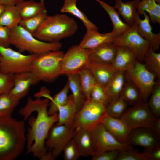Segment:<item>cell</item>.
<instances>
[{"mask_svg":"<svg viewBox=\"0 0 160 160\" xmlns=\"http://www.w3.org/2000/svg\"><path fill=\"white\" fill-rule=\"evenodd\" d=\"M50 100L40 97L33 100L29 97L25 106L21 108L20 114L26 120L32 113L36 112V117L29 118L30 126L26 135V153H32L33 156L40 160H47L49 157L50 151L46 147L45 143L49 132L55 123L58 121V112L51 115L48 113L47 108Z\"/></svg>","mask_w":160,"mask_h":160,"instance_id":"cell-1","label":"cell"},{"mask_svg":"<svg viewBox=\"0 0 160 160\" xmlns=\"http://www.w3.org/2000/svg\"><path fill=\"white\" fill-rule=\"evenodd\" d=\"M24 121L0 116V160H14L23 152L26 142Z\"/></svg>","mask_w":160,"mask_h":160,"instance_id":"cell-2","label":"cell"},{"mask_svg":"<svg viewBox=\"0 0 160 160\" xmlns=\"http://www.w3.org/2000/svg\"><path fill=\"white\" fill-rule=\"evenodd\" d=\"M78 28L73 19L63 14L48 15L34 33L36 39L48 42H59L71 36Z\"/></svg>","mask_w":160,"mask_h":160,"instance_id":"cell-3","label":"cell"},{"mask_svg":"<svg viewBox=\"0 0 160 160\" xmlns=\"http://www.w3.org/2000/svg\"><path fill=\"white\" fill-rule=\"evenodd\" d=\"M10 44L20 52H27L31 54L40 55L48 52L60 50V42H48L40 41L18 25L10 29Z\"/></svg>","mask_w":160,"mask_h":160,"instance_id":"cell-4","label":"cell"},{"mask_svg":"<svg viewBox=\"0 0 160 160\" xmlns=\"http://www.w3.org/2000/svg\"><path fill=\"white\" fill-rule=\"evenodd\" d=\"M64 54L63 51L58 50L38 55L31 63L30 72L39 81L53 82L61 75Z\"/></svg>","mask_w":160,"mask_h":160,"instance_id":"cell-5","label":"cell"},{"mask_svg":"<svg viewBox=\"0 0 160 160\" xmlns=\"http://www.w3.org/2000/svg\"><path fill=\"white\" fill-rule=\"evenodd\" d=\"M107 105L91 100H86L76 114L72 128L92 131L106 113Z\"/></svg>","mask_w":160,"mask_h":160,"instance_id":"cell-6","label":"cell"},{"mask_svg":"<svg viewBox=\"0 0 160 160\" xmlns=\"http://www.w3.org/2000/svg\"><path fill=\"white\" fill-rule=\"evenodd\" d=\"M2 58L0 63V71L15 74L30 72L31 63L38 55H24L11 48L0 46Z\"/></svg>","mask_w":160,"mask_h":160,"instance_id":"cell-7","label":"cell"},{"mask_svg":"<svg viewBox=\"0 0 160 160\" xmlns=\"http://www.w3.org/2000/svg\"><path fill=\"white\" fill-rule=\"evenodd\" d=\"M157 118L147 103L142 102L127 108L120 119L130 130L140 127H148L153 129Z\"/></svg>","mask_w":160,"mask_h":160,"instance_id":"cell-8","label":"cell"},{"mask_svg":"<svg viewBox=\"0 0 160 160\" xmlns=\"http://www.w3.org/2000/svg\"><path fill=\"white\" fill-rule=\"evenodd\" d=\"M138 28L136 21L129 30L115 38L111 43L115 46H122L128 47L134 53L137 60L143 63L145 54L151 46L149 43L139 34Z\"/></svg>","mask_w":160,"mask_h":160,"instance_id":"cell-9","label":"cell"},{"mask_svg":"<svg viewBox=\"0 0 160 160\" xmlns=\"http://www.w3.org/2000/svg\"><path fill=\"white\" fill-rule=\"evenodd\" d=\"M90 50L82 48L79 45L70 47L62 58L61 75L78 73L88 68Z\"/></svg>","mask_w":160,"mask_h":160,"instance_id":"cell-10","label":"cell"},{"mask_svg":"<svg viewBox=\"0 0 160 160\" xmlns=\"http://www.w3.org/2000/svg\"><path fill=\"white\" fill-rule=\"evenodd\" d=\"M125 76L132 81L140 90L144 102H147L156 83L153 75L143 63L136 60L134 66L124 71Z\"/></svg>","mask_w":160,"mask_h":160,"instance_id":"cell-11","label":"cell"},{"mask_svg":"<svg viewBox=\"0 0 160 160\" xmlns=\"http://www.w3.org/2000/svg\"><path fill=\"white\" fill-rule=\"evenodd\" d=\"M75 131V129L65 125L54 124L49 132L45 146L56 158L61 155L65 145L73 138Z\"/></svg>","mask_w":160,"mask_h":160,"instance_id":"cell-12","label":"cell"},{"mask_svg":"<svg viewBox=\"0 0 160 160\" xmlns=\"http://www.w3.org/2000/svg\"><path fill=\"white\" fill-rule=\"evenodd\" d=\"M92 132L96 147V154L108 150L133 149V147L129 143H122L118 140L101 122L97 124Z\"/></svg>","mask_w":160,"mask_h":160,"instance_id":"cell-13","label":"cell"},{"mask_svg":"<svg viewBox=\"0 0 160 160\" xmlns=\"http://www.w3.org/2000/svg\"><path fill=\"white\" fill-rule=\"evenodd\" d=\"M159 135L151 128L140 127L131 130L127 143L130 145L148 148L160 144Z\"/></svg>","mask_w":160,"mask_h":160,"instance_id":"cell-14","label":"cell"},{"mask_svg":"<svg viewBox=\"0 0 160 160\" xmlns=\"http://www.w3.org/2000/svg\"><path fill=\"white\" fill-rule=\"evenodd\" d=\"M14 81V87L9 94L19 100L27 95L31 86L39 82L31 72L15 74Z\"/></svg>","mask_w":160,"mask_h":160,"instance_id":"cell-15","label":"cell"},{"mask_svg":"<svg viewBox=\"0 0 160 160\" xmlns=\"http://www.w3.org/2000/svg\"><path fill=\"white\" fill-rule=\"evenodd\" d=\"M101 122L107 130L119 142L122 143H127V137L131 130L121 119L111 117L106 113Z\"/></svg>","mask_w":160,"mask_h":160,"instance_id":"cell-16","label":"cell"},{"mask_svg":"<svg viewBox=\"0 0 160 160\" xmlns=\"http://www.w3.org/2000/svg\"><path fill=\"white\" fill-rule=\"evenodd\" d=\"M73 139L79 149L81 156H92L96 154V147L92 131L76 128Z\"/></svg>","mask_w":160,"mask_h":160,"instance_id":"cell-17","label":"cell"},{"mask_svg":"<svg viewBox=\"0 0 160 160\" xmlns=\"http://www.w3.org/2000/svg\"><path fill=\"white\" fill-rule=\"evenodd\" d=\"M140 14L143 15L144 18L143 20H141L139 16L136 19L138 33L141 37L149 43L151 47L156 52L159 49L160 32L156 34L153 32V28L150 25V18L146 12L142 11Z\"/></svg>","mask_w":160,"mask_h":160,"instance_id":"cell-18","label":"cell"},{"mask_svg":"<svg viewBox=\"0 0 160 160\" xmlns=\"http://www.w3.org/2000/svg\"><path fill=\"white\" fill-rule=\"evenodd\" d=\"M116 53L112 64L116 71H125L132 68L137 60L134 53L128 47L116 46Z\"/></svg>","mask_w":160,"mask_h":160,"instance_id":"cell-19","label":"cell"},{"mask_svg":"<svg viewBox=\"0 0 160 160\" xmlns=\"http://www.w3.org/2000/svg\"><path fill=\"white\" fill-rule=\"evenodd\" d=\"M88 68L97 83L106 87L116 72L112 64L90 61Z\"/></svg>","mask_w":160,"mask_h":160,"instance_id":"cell-20","label":"cell"},{"mask_svg":"<svg viewBox=\"0 0 160 160\" xmlns=\"http://www.w3.org/2000/svg\"><path fill=\"white\" fill-rule=\"evenodd\" d=\"M115 37L112 32L101 34L97 31L87 29V32L79 44L85 49H92L102 44L112 42Z\"/></svg>","mask_w":160,"mask_h":160,"instance_id":"cell-21","label":"cell"},{"mask_svg":"<svg viewBox=\"0 0 160 160\" xmlns=\"http://www.w3.org/2000/svg\"><path fill=\"white\" fill-rule=\"evenodd\" d=\"M90 49V61L106 64L112 63L116 51V46L111 42L105 43Z\"/></svg>","mask_w":160,"mask_h":160,"instance_id":"cell-22","label":"cell"},{"mask_svg":"<svg viewBox=\"0 0 160 160\" xmlns=\"http://www.w3.org/2000/svg\"><path fill=\"white\" fill-rule=\"evenodd\" d=\"M140 0H133L124 2L122 0H116L114 6L119 15L122 17L125 23L129 26H132L136 21L139 14L137 7Z\"/></svg>","mask_w":160,"mask_h":160,"instance_id":"cell-23","label":"cell"},{"mask_svg":"<svg viewBox=\"0 0 160 160\" xmlns=\"http://www.w3.org/2000/svg\"><path fill=\"white\" fill-rule=\"evenodd\" d=\"M78 111L73 96L72 94L68 96L67 103L58 108V121L56 124L64 125L72 127Z\"/></svg>","mask_w":160,"mask_h":160,"instance_id":"cell-24","label":"cell"},{"mask_svg":"<svg viewBox=\"0 0 160 160\" xmlns=\"http://www.w3.org/2000/svg\"><path fill=\"white\" fill-rule=\"evenodd\" d=\"M101 7L108 14L112 23L113 28L111 31L115 38L124 33L129 29L130 27L121 20L119 14L114 7L99 0L98 1Z\"/></svg>","mask_w":160,"mask_h":160,"instance_id":"cell-25","label":"cell"},{"mask_svg":"<svg viewBox=\"0 0 160 160\" xmlns=\"http://www.w3.org/2000/svg\"><path fill=\"white\" fill-rule=\"evenodd\" d=\"M119 98L128 105H132L143 102L141 94L138 88L125 75L124 84Z\"/></svg>","mask_w":160,"mask_h":160,"instance_id":"cell-26","label":"cell"},{"mask_svg":"<svg viewBox=\"0 0 160 160\" xmlns=\"http://www.w3.org/2000/svg\"><path fill=\"white\" fill-rule=\"evenodd\" d=\"M22 20L28 19L46 10L44 2L33 0L20 2L16 5Z\"/></svg>","mask_w":160,"mask_h":160,"instance_id":"cell-27","label":"cell"},{"mask_svg":"<svg viewBox=\"0 0 160 160\" xmlns=\"http://www.w3.org/2000/svg\"><path fill=\"white\" fill-rule=\"evenodd\" d=\"M21 20L15 5H5L0 15V25L11 29L19 25Z\"/></svg>","mask_w":160,"mask_h":160,"instance_id":"cell-28","label":"cell"},{"mask_svg":"<svg viewBox=\"0 0 160 160\" xmlns=\"http://www.w3.org/2000/svg\"><path fill=\"white\" fill-rule=\"evenodd\" d=\"M137 9L140 15L142 11L147 12L150 21L160 24V0H142L138 3Z\"/></svg>","mask_w":160,"mask_h":160,"instance_id":"cell-29","label":"cell"},{"mask_svg":"<svg viewBox=\"0 0 160 160\" xmlns=\"http://www.w3.org/2000/svg\"><path fill=\"white\" fill-rule=\"evenodd\" d=\"M66 76L68 78L69 89L72 92V95L78 111L82 107L86 100L81 85L79 74L78 73H76Z\"/></svg>","mask_w":160,"mask_h":160,"instance_id":"cell-30","label":"cell"},{"mask_svg":"<svg viewBox=\"0 0 160 160\" xmlns=\"http://www.w3.org/2000/svg\"><path fill=\"white\" fill-rule=\"evenodd\" d=\"M60 11L62 12L71 14L78 17L83 22L87 29H91L98 31L97 27L77 7L76 0H65Z\"/></svg>","mask_w":160,"mask_h":160,"instance_id":"cell-31","label":"cell"},{"mask_svg":"<svg viewBox=\"0 0 160 160\" xmlns=\"http://www.w3.org/2000/svg\"><path fill=\"white\" fill-rule=\"evenodd\" d=\"M124 80V71H116L106 87L110 98L109 102L119 98Z\"/></svg>","mask_w":160,"mask_h":160,"instance_id":"cell-32","label":"cell"},{"mask_svg":"<svg viewBox=\"0 0 160 160\" xmlns=\"http://www.w3.org/2000/svg\"><path fill=\"white\" fill-rule=\"evenodd\" d=\"M143 63L147 70L154 75L157 81H160V53H156L150 47L145 54Z\"/></svg>","mask_w":160,"mask_h":160,"instance_id":"cell-33","label":"cell"},{"mask_svg":"<svg viewBox=\"0 0 160 160\" xmlns=\"http://www.w3.org/2000/svg\"><path fill=\"white\" fill-rule=\"evenodd\" d=\"M70 89L68 81L62 89L50 100L48 113L51 115L58 112V108L66 104L68 100V94Z\"/></svg>","mask_w":160,"mask_h":160,"instance_id":"cell-34","label":"cell"},{"mask_svg":"<svg viewBox=\"0 0 160 160\" xmlns=\"http://www.w3.org/2000/svg\"><path fill=\"white\" fill-rule=\"evenodd\" d=\"M78 73L85 100H89L92 89L96 82L88 68H84Z\"/></svg>","mask_w":160,"mask_h":160,"instance_id":"cell-35","label":"cell"},{"mask_svg":"<svg viewBox=\"0 0 160 160\" xmlns=\"http://www.w3.org/2000/svg\"><path fill=\"white\" fill-rule=\"evenodd\" d=\"M19 103V100L12 97L9 93L0 95V116L11 117Z\"/></svg>","mask_w":160,"mask_h":160,"instance_id":"cell-36","label":"cell"},{"mask_svg":"<svg viewBox=\"0 0 160 160\" xmlns=\"http://www.w3.org/2000/svg\"><path fill=\"white\" fill-rule=\"evenodd\" d=\"M47 16L46 10L30 18L22 20L19 25L33 35Z\"/></svg>","mask_w":160,"mask_h":160,"instance_id":"cell-37","label":"cell"},{"mask_svg":"<svg viewBox=\"0 0 160 160\" xmlns=\"http://www.w3.org/2000/svg\"><path fill=\"white\" fill-rule=\"evenodd\" d=\"M128 105L124 100L119 98L116 100L109 102L106 106V113L111 117L120 118Z\"/></svg>","mask_w":160,"mask_h":160,"instance_id":"cell-38","label":"cell"},{"mask_svg":"<svg viewBox=\"0 0 160 160\" xmlns=\"http://www.w3.org/2000/svg\"><path fill=\"white\" fill-rule=\"evenodd\" d=\"M90 100L107 105L110 98L106 88L96 83L92 89Z\"/></svg>","mask_w":160,"mask_h":160,"instance_id":"cell-39","label":"cell"},{"mask_svg":"<svg viewBox=\"0 0 160 160\" xmlns=\"http://www.w3.org/2000/svg\"><path fill=\"white\" fill-rule=\"evenodd\" d=\"M147 103L157 118L160 116V81H157Z\"/></svg>","mask_w":160,"mask_h":160,"instance_id":"cell-40","label":"cell"},{"mask_svg":"<svg viewBox=\"0 0 160 160\" xmlns=\"http://www.w3.org/2000/svg\"><path fill=\"white\" fill-rule=\"evenodd\" d=\"M14 74L0 71V95L9 94L14 84Z\"/></svg>","mask_w":160,"mask_h":160,"instance_id":"cell-41","label":"cell"},{"mask_svg":"<svg viewBox=\"0 0 160 160\" xmlns=\"http://www.w3.org/2000/svg\"><path fill=\"white\" fill-rule=\"evenodd\" d=\"M63 152L65 160H77L81 156L79 149L73 138L66 144Z\"/></svg>","mask_w":160,"mask_h":160,"instance_id":"cell-42","label":"cell"},{"mask_svg":"<svg viewBox=\"0 0 160 160\" xmlns=\"http://www.w3.org/2000/svg\"><path fill=\"white\" fill-rule=\"evenodd\" d=\"M116 160H151L145 153H140L133 149L121 151Z\"/></svg>","mask_w":160,"mask_h":160,"instance_id":"cell-43","label":"cell"},{"mask_svg":"<svg viewBox=\"0 0 160 160\" xmlns=\"http://www.w3.org/2000/svg\"><path fill=\"white\" fill-rule=\"evenodd\" d=\"M120 151L117 150H108L97 153L92 156V160H116Z\"/></svg>","mask_w":160,"mask_h":160,"instance_id":"cell-44","label":"cell"},{"mask_svg":"<svg viewBox=\"0 0 160 160\" xmlns=\"http://www.w3.org/2000/svg\"><path fill=\"white\" fill-rule=\"evenodd\" d=\"M11 35L10 29L3 26L0 25V46L9 47Z\"/></svg>","mask_w":160,"mask_h":160,"instance_id":"cell-45","label":"cell"},{"mask_svg":"<svg viewBox=\"0 0 160 160\" xmlns=\"http://www.w3.org/2000/svg\"><path fill=\"white\" fill-rule=\"evenodd\" d=\"M143 152L148 156L151 160H160V144L145 148Z\"/></svg>","mask_w":160,"mask_h":160,"instance_id":"cell-46","label":"cell"},{"mask_svg":"<svg viewBox=\"0 0 160 160\" xmlns=\"http://www.w3.org/2000/svg\"><path fill=\"white\" fill-rule=\"evenodd\" d=\"M34 96L36 98L44 97L49 99L50 100L52 98L50 95V92L45 87H43L41 88L39 91L35 93Z\"/></svg>","mask_w":160,"mask_h":160,"instance_id":"cell-47","label":"cell"},{"mask_svg":"<svg viewBox=\"0 0 160 160\" xmlns=\"http://www.w3.org/2000/svg\"><path fill=\"white\" fill-rule=\"evenodd\" d=\"M25 0H0V4L15 5L18 3Z\"/></svg>","mask_w":160,"mask_h":160,"instance_id":"cell-48","label":"cell"},{"mask_svg":"<svg viewBox=\"0 0 160 160\" xmlns=\"http://www.w3.org/2000/svg\"><path fill=\"white\" fill-rule=\"evenodd\" d=\"M157 134L160 135V118H157L153 129Z\"/></svg>","mask_w":160,"mask_h":160,"instance_id":"cell-49","label":"cell"},{"mask_svg":"<svg viewBox=\"0 0 160 160\" xmlns=\"http://www.w3.org/2000/svg\"><path fill=\"white\" fill-rule=\"evenodd\" d=\"M5 7V5L0 4V15L3 10Z\"/></svg>","mask_w":160,"mask_h":160,"instance_id":"cell-50","label":"cell"},{"mask_svg":"<svg viewBox=\"0 0 160 160\" xmlns=\"http://www.w3.org/2000/svg\"><path fill=\"white\" fill-rule=\"evenodd\" d=\"M1 58H2V56H1V55L0 53V63L1 62Z\"/></svg>","mask_w":160,"mask_h":160,"instance_id":"cell-51","label":"cell"},{"mask_svg":"<svg viewBox=\"0 0 160 160\" xmlns=\"http://www.w3.org/2000/svg\"><path fill=\"white\" fill-rule=\"evenodd\" d=\"M40 0V1L41 2H44V0Z\"/></svg>","mask_w":160,"mask_h":160,"instance_id":"cell-52","label":"cell"},{"mask_svg":"<svg viewBox=\"0 0 160 160\" xmlns=\"http://www.w3.org/2000/svg\"><path fill=\"white\" fill-rule=\"evenodd\" d=\"M96 1H98L99 0H96Z\"/></svg>","mask_w":160,"mask_h":160,"instance_id":"cell-53","label":"cell"}]
</instances>
